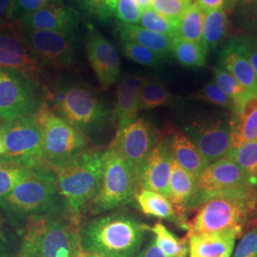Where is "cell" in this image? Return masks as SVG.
I'll list each match as a JSON object with an SVG mask.
<instances>
[{
  "label": "cell",
  "instance_id": "cell-49",
  "mask_svg": "<svg viewBox=\"0 0 257 257\" xmlns=\"http://www.w3.org/2000/svg\"><path fill=\"white\" fill-rule=\"evenodd\" d=\"M195 2L199 5L204 14L223 8L224 4V0H196Z\"/></svg>",
  "mask_w": 257,
  "mask_h": 257
},
{
  "label": "cell",
  "instance_id": "cell-52",
  "mask_svg": "<svg viewBox=\"0 0 257 257\" xmlns=\"http://www.w3.org/2000/svg\"><path fill=\"white\" fill-rule=\"evenodd\" d=\"M5 155V146H4V140L0 131V159Z\"/></svg>",
  "mask_w": 257,
  "mask_h": 257
},
{
  "label": "cell",
  "instance_id": "cell-25",
  "mask_svg": "<svg viewBox=\"0 0 257 257\" xmlns=\"http://www.w3.org/2000/svg\"><path fill=\"white\" fill-rule=\"evenodd\" d=\"M231 148L257 140V96L245 103L238 113H233L230 119Z\"/></svg>",
  "mask_w": 257,
  "mask_h": 257
},
{
  "label": "cell",
  "instance_id": "cell-31",
  "mask_svg": "<svg viewBox=\"0 0 257 257\" xmlns=\"http://www.w3.org/2000/svg\"><path fill=\"white\" fill-rule=\"evenodd\" d=\"M174 102L175 96L163 83L147 78L140 91L139 110H153L173 105Z\"/></svg>",
  "mask_w": 257,
  "mask_h": 257
},
{
  "label": "cell",
  "instance_id": "cell-13",
  "mask_svg": "<svg viewBox=\"0 0 257 257\" xmlns=\"http://www.w3.org/2000/svg\"><path fill=\"white\" fill-rule=\"evenodd\" d=\"M186 135L209 164L225 157L231 148L230 120L211 114L193 121Z\"/></svg>",
  "mask_w": 257,
  "mask_h": 257
},
{
  "label": "cell",
  "instance_id": "cell-16",
  "mask_svg": "<svg viewBox=\"0 0 257 257\" xmlns=\"http://www.w3.org/2000/svg\"><path fill=\"white\" fill-rule=\"evenodd\" d=\"M81 20V15L77 10L61 3H51L19 19L15 25L32 30L76 34Z\"/></svg>",
  "mask_w": 257,
  "mask_h": 257
},
{
  "label": "cell",
  "instance_id": "cell-50",
  "mask_svg": "<svg viewBox=\"0 0 257 257\" xmlns=\"http://www.w3.org/2000/svg\"><path fill=\"white\" fill-rule=\"evenodd\" d=\"M240 0H224L223 9L226 13H232V11L235 8V6L238 4Z\"/></svg>",
  "mask_w": 257,
  "mask_h": 257
},
{
  "label": "cell",
  "instance_id": "cell-32",
  "mask_svg": "<svg viewBox=\"0 0 257 257\" xmlns=\"http://www.w3.org/2000/svg\"><path fill=\"white\" fill-rule=\"evenodd\" d=\"M156 238V244L168 257H188L189 238H178L168 230L162 223L158 222L150 228Z\"/></svg>",
  "mask_w": 257,
  "mask_h": 257
},
{
  "label": "cell",
  "instance_id": "cell-57",
  "mask_svg": "<svg viewBox=\"0 0 257 257\" xmlns=\"http://www.w3.org/2000/svg\"><path fill=\"white\" fill-rule=\"evenodd\" d=\"M255 189H256V192H257V185H256V187H255Z\"/></svg>",
  "mask_w": 257,
  "mask_h": 257
},
{
  "label": "cell",
  "instance_id": "cell-39",
  "mask_svg": "<svg viewBox=\"0 0 257 257\" xmlns=\"http://www.w3.org/2000/svg\"><path fill=\"white\" fill-rule=\"evenodd\" d=\"M191 4L180 0H152L151 8L169 19L179 20Z\"/></svg>",
  "mask_w": 257,
  "mask_h": 257
},
{
  "label": "cell",
  "instance_id": "cell-1",
  "mask_svg": "<svg viewBox=\"0 0 257 257\" xmlns=\"http://www.w3.org/2000/svg\"><path fill=\"white\" fill-rule=\"evenodd\" d=\"M197 212L188 223L187 235L231 231L238 237L257 220V192L252 186L213 193H197L190 211Z\"/></svg>",
  "mask_w": 257,
  "mask_h": 257
},
{
  "label": "cell",
  "instance_id": "cell-11",
  "mask_svg": "<svg viewBox=\"0 0 257 257\" xmlns=\"http://www.w3.org/2000/svg\"><path fill=\"white\" fill-rule=\"evenodd\" d=\"M165 135L147 119L136 117L116 130L110 146L126 161L141 187L142 171L148 157Z\"/></svg>",
  "mask_w": 257,
  "mask_h": 257
},
{
  "label": "cell",
  "instance_id": "cell-17",
  "mask_svg": "<svg viewBox=\"0 0 257 257\" xmlns=\"http://www.w3.org/2000/svg\"><path fill=\"white\" fill-rule=\"evenodd\" d=\"M197 193H213L252 185L246 172L225 156L203 171L197 178Z\"/></svg>",
  "mask_w": 257,
  "mask_h": 257
},
{
  "label": "cell",
  "instance_id": "cell-12",
  "mask_svg": "<svg viewBox=\"0 0 257 257\" xmlns=\"http://www.w3.org/2000/svg\"><path fill=\"white\" fill-rule=\"evenodd\" d=\"M5 155L1 158L29 169L44 168L42 160V130L35 116L0 122Z\"/></svg>",
  "mask_w": 257,
  "mask_h": 257
},
{
  "label": "cell",
  "instance_id": "cell-48",
  "mask_svg": "<svg viewBox=\"0 0 257 257\" xmlns=\"http://www.w3.org/2000/svg\"><path fill=\"white\" fill-rule=\"evenodd\" d=\"M119 0H102L101 22H109L114 16Z\"/></svg>",
  "mask_w": 257,
  "mask_h": 257
},
{
  "label": "cell",
  "instance_id": "cell-35",
  "mask_svg": "<svg viewBox=\"0 0 257 257\" xmlns=\"http://www.w3.org/2000/svg\"><path fill=\"white\" fill-rule=\"evenodd\" d=\"M138 23L141 27L145 28L152 32L173 37L176 36L179 20L169 19L157 13L155 10L149 8L142 11Z\"/></svg>",
  "mask_w": 257,
  "mask_h": 257
},
{
  "label": "cell",
  "instance_id": "cell-10",
  "mask_svg": "<svg viewBox=\"0 0 257 257\" xmlns=\"http://www.w3.org/2000/svg\"><path fill=\"white\" fill-rule=\"evenodd\" d=\"M38 62L45 69H71L76 63V34L15 27Z\"/></svg>",
  "mask_w": 257,
  "mask_h": 257
},
{
  "label": "cell",
  "instance_id": "cell-29",
  "mask_svg": "<svg viewBox=\"0 0 257 257\" xmlns=\"http://www.w3.org/2000/svg\"><path fill=\"white\" fill-rule=\"evenodd\" d=\"M205 14L196 2H193L179 19L175 37L190 40L202 47V29Z\"/></svg>",
  "mask_w": 257,
  "mask_h": 257
},
{
  "label": "cell",
  "instance_id": "cell-5",
  "mask_svg": "<svg viewBox=\"0 0 257 257\" xmlns=\"http://www.w3.org/2000/svg\"><path fill=\"white\" fill-rule=\"evenodd\" d=\"M80 223L73 216L31 221L21 233L19 257H85Z\"/></svg>",
  "mask_w": 257,
  "mask_h": 257
},
{
  "label": "cell",
  "instance_id": "cell-21",
  "mask_svg": "<svg viewBox=\"0 0 257 257\" xmlns=\"http://www.w3.org/2000/svg\"><path fill=\"white\" fill-rule=\"evenodd\" d=\"M198 192L197 180L173 159L169 182V197L179 218L188 230L187 212Z\"/></svg>",
  "mask_w": 257,
  "mask_h": 257
},
{
  "label": "cell",
  "instance_id": "cell-45",
  "mask_svg": "<svg viewBox=\"0 0 257 257\" xmlns=\"http://www.w3.org/2000/svg\"><path fill=\"white\" fill-rule=\"evenodd\" d=\"M15 0H0V32L10 31L16 27L12 12Z\"/></svg>",
  "mask_w": 257,
  "mask_h": 257
},
{
  "label": "cell",
  "instance_id": "cell-14",
  "mask_svg": "<svg viewBox=\"0 0 257 257\" xmlns=\"http://www.w3.org/2000/svg\"><path fill=\"white\" fill-rule=\"evenodd\" d=\"M85 48L89 64L102 89H109L120 78L121 60L116 48L92 24H87Z\"/></svg>",
  "mask_w": 257,
  "mask_h": 257
},
{
  "label": "cell",
  "instance_id": "cell-56",
  "mask_svg": "<svg viewBox=\"0 0 257 257\" xmlns=\"http://www.w3.org/2000/svg\"><path fill=\"white\" fill-rule=\"evenodd\" d=\"M254 225H256V226H257V220H256V222H255V224H254Z\"/></svg>",
  "mask_w": 257,
  "mask_h": 257
},
{
  "label": "cell",
  "instance_id": "cell-30",
  "mask_svg": "<svg viewBox=\"0 0 257 257\" xmlns=\"http://www.w3.org/2000/svg\"><path fill=\"white\" fill-rule=\"evenodd\" d=\"M172 55L179 64L187 68L202 67L207 62L208 53L202 47L179 37H172Z\"/></svg>",
  "mask_w": 257,
  "mask_h": 257
},
{
  "label": "cell",
  "instance_id": "cell-28",
  "mask_svg": "<svg viewBox=\"0 0 257 257\" xmlns=\"http://www.w3.org/2000/svg\"><path fill=\"white\" fill-rule=\"evenodd\" d=\"M212 72L214 75V81L232 102L233 113L240 112L245 103L248 101L250 97L255 96L251 92H248L244 86H242L226 70L222 69L220 67H214Z\"/></svg>",
  "mask_w": 257,
  "mask_h": 257
},
{
  "label": "cell",
  "instance_id": "cell-42",
  "mask_svg": "<svg viewBox=\"0 0 257 257\" xmlns=\"http://www.w3.org/2000/svg\"><path fill=\"white\" fill-rule=\"evenodd\" d=\"M241 237L232 257H257V229L247 230Z\"/></svg>",
  "mask_w": 257,
  "mask_h": 257
},
{
  "label": "cell",
  "instance_id": "cell-44",
  "mask_svg": "<svg viewBox=\"0 0 257 257\" xmlns=\"http://www.w3.org/2000/svg\"><path fill=\"white\" fill-rule=\"evenodd\" d=\"M238 38L244 49L245 55L257 76V37L241 35L238 36Z\"/></svg>",
  "mask_w": 257,
  "mask_h": 257
},
{
  "label": "cell",
  "instance_id": "cell-26",
  "mask_svg": "<svg viewBox=\"0 0 257 257\" xmlns=\"http://www.w3.org/2000/svg\"><path fill=\"white\" fill-rule=\"evenodd\" d=\"M136 202L138 203L143 213L160 219L171 221L179 228L187 230L172 203L162 194L141 188L136 196Z\"/></svg>",
  "mask_w": 257,
  "mask_h": 257
},
{
  "label": "cell",
  "instance_id": "cell-2",
  "mask_svg": "<svg viewBox=\"0 0 257 257\" xmlns=\"http://www.w3.org/2000/svg\"><path fill=\"white\" fill-rule=\"evenodd\" d=\"M0 211L20 235L31 221L52 216L74 217L59 192L55 172L46 168L34 169L23 182L1 197Z\"/></svg>",
  "mask_w": 257,
  "mask_h": 257
},
{
  "label": "cell",
  "instance_id": "cell-19",
  "mask_svg": "<svg viewBox=\"0 0 257 257\" xmlns=\"http://www.w3.org/2000/svg\"><path fill=\"white\" fill-rule=\"evenodd\" d=\"M147 78L135 74H124L119 78L115 91V103L111 110V119L116 128L138 117L140 91Z\"/></svg>",
  "mask_w": 257,
  "mask_h": 257
},
{
  "label": "cell",
  "instance_id": "cell-51",
  "mask_svg": "<svg viewBox=\"0 0 257 257\" xmlns=\"http://www.w3.org/2000/svg\"><path fill=\"white\" fill-rule=\"evenodd\" d=\"M151 1L152 0H136V2L138 3V7L140 8L141 11L151 8Z\"/></svg>",
  "mask_w": 257,
  "mask_h": 257
},
{
  "label": "cell",
  "instance_id": "cell-43",
  "mask_svg": "<svg viewBox=\"0 0 257 257\" xmlns=\"http://www.w3.org/2000/svg\"><path fill=\"white\" fill-rule=\"evenodd\" d=\"M19 247L9 229L0 230V257H19Z\"/></svg>",
  "mask_w": 257,
  "mask_h": 257
},
{
  "label": "cell",
  "instance_id": "cell-6",
  "mask_svg": "<svg viewBox=\"0 0 257 257\" xmlns=\"http://www.w3.org/2000/svg\"><path fill=\"white\" fill-rule=\"evenodd\" d=\"M104 152L91 147L73 161L55 171L57 186L73 215L81 221L99 192Z\"/></svg>",
  "mask_w": 257,
  "mask_h": 257
},
{
  "label": "cell",
  "instance_id": "cell-37",
  "mask_svg": "<svg viewBox=\"0 0 257 257\" xmlns=\"http://www.w3.org/2000/svg\"><path fill=\"white\" fill-rule=\"evenodd\" d=\"M121 47L124 55L138 64L147 67H158L163 63V57L146 47L127 41H121Z\"/></svg>",
  "mask_w": 257,
  "mask_h": 257
},
{
  "label": "cell",
  "instance_id": "cell-36",
  "mask_svg": "<svg viewBox=\"0 0 257 257\" xmlns=\"http://www.w3.org/2000/svg\"><path fill=\"white\" fill-rule=\"evenodd\" d=\"M232 12L245 35L257 37V0H240Z\"/></svg>",
  "mask_w": 257,
  "mask_h": 257
},
{
  "label": "cell",
  "instance_id": "cell-24",
  "mask_svg": "<svg viewBox=\"0 0 257 257\" xmlns=\"http://www.w3.org/2000/svg\"><path fill=\"white\" fill-rule=\"evenodd\" d=\"M116 32L121 41L133 42L146 47L163 58L172 55V37L157 34L141 26L131 24L118 23L116 26Z\"/></svg>",
  "mask_w": 257,
  "mask_h": 257
},
{
  "label": "cell",
  "instance_id": "cell-40",
  "mask_svg": "<svg viewBox=\"0 0 257 257\" xmlns=\"http://www.w3.org/2000/svg\"><path fill=\"white\" fill-rule=\"evenodd\" d=\"M141 10L136 0H119L114 16L120 24H138L141 17Z\"/></svg>",
  "mask_w": 257,
  "mask_h": 257
},
{
  "label": "cell",
  "instance_id": "cell-38",
  "mask_svg": "<svg viewBox=\"0 0 257 257\" xmlns=\"http://www.w3.org/2000/svg\"><path fill=\"white\" fill-rule=\"evenodd\" d=\"M191 97L195 100L210 102L222 108L233 110L232 102L221 90L215 81H209L198 92L193 93Z\"/></svg>",
  "mask_w": 257,
  "mask_h": 257
},
{
  "label": "cell",
  "instance_id": "cell-27",
  "mask_svg": "<svg viewBox=\"0 0 257 257\" xmlns=\"http://www.w3.org/2000/svg\"><path fill=\"white\" fill-rule=\"evenodd\" d=\"M227 13L223 8L205 14L202 29V48L209 53L216 50L228 33Z\"/></svg>",
  "mask_w": 257,
  "mask_h": 257
},
{
  "label": "cell",
  "instance_id": "cell-15",
  "mask_svg": "<svg viewBox=\"0 0 257 257\" xmlns=\"http://www.w3.org/2000/svg\"><path fill=\"white\" fill-rule=\"evenodd\" d=\"M0 68L16 70L50 89L46 69L38 62L15 28L0 32Z\"/></svg>",
  "mask_w": 257,
  "mask_h": 257
},
{
  "label": "cell",
  "instance_id": "cell-46",
  "mask_svg": "<svg viewBox=\"0 0 257 257\" xmlns=\"http://www.w3.org/2000/svg\"><path fill=\"white\" fill-rule=\"evenodd\" d=\"M79 9L93 16L94 18L101 19L102 0H73Z\"/></svg>",
  "mask_w": 257,
  "mask_h": 257
},
{
  "label": "cell",
  "instance_id": "cell-18",
  "mask_svg": "<svg viewBox=\"0 0 257 257\" xmlns=\"http://www.w3.org/2000/svg\"><path fill=\"white\" fill-rule=\"evenodd\" d=\"M173 159L165 135L148 157L141 175V188L160 193L168 198Z\"/></svg>",
  "mask_w": 257,
  "mask_h": 257
},
{
  "label": "cell",
  "instance_id": "cell-9",
  "mask_svg": "<svg viewBox=\"0 0 257 257\" xmlns=\"http://www.w3.org/2000/svg\"><path fill=\"white\" fill-rule=\"evenodd\" d=\"M141 189L126 161L114 148L104 152V166L99 192L88 211L98 215L136 202V196Z\"/></svg>",
  "mask_w": 257,
  "mask_h": 257
},
{
  "label": "cell",
  "instance_id": "cell-22",
  "mask_svg": "<svg viewBox=\"0 0 257 257\" xmlns=\"http://www.w3.org/2000/svg\"><path fill=\"white\" fill-rule=\"evenodd\" d=\"M166 137L174 160L197 180L203 171L210 165L208 161L186 134L178 130L171 128L168 131Z\"/></svg>",
  "mask_w": 257,
  "mask_h": 257
},
{
  "label": "cell",
  "instance_id": "cell-20",
  "mask_svg": "<svg viewBox=\"0 0 257 257\" xmlns=\"http://www.w3.org/2000/svg\"><path fill=\"white\" fill-rule=\"evenodd\" d=\"M221 68L229 72L248 92L257 96V76L245 55L238 36L229 38L219 55Z\"/></svg>",
  "mask_w": 257,
  "mask_h": 257
},
{
  "label": "cell",
  "instance_id": "cell-3",
  "mask_svg": "<svg viewBox=\"0 0 257 257\" xmlns=\"http://www.w3.org/2000/svg\"><path fill=\"white\" fill-rule=\"evenodd\" d=\"M150 227L133 215L114 211L80 223L79 233L86 253L104 257H136Z\"/></svg>",
  "mask_w": 257,
  "mask_h": 257
},
{
  "label": "cell",
  "instance_id": "cell-8",
  "mask_svg": "<svg viewBox=\"0 0 257 257\" xmlns=\"http://www.w3.org/2000/svg\"><path fill=\"white\" fill-rule=\"evenodd\" d=\"M51 90L16 70L0 68V122L33 117L49 105Z\"/></svg>",
  "mask_w": 257,
  "mask_h": 257
},
{
  "label": "cell",
  "instance_id": "cell-55",
  "mask_svg": "<svg viewBox=\"0 0 257 257\" xmlns=\"http://www.w3.org/2000/svg\"><path fill=\"white\" fill-rule=\"evenodd\" d=\"M180 1H183L185 3H188V4H192L193 2V0H180Z\"/></svg>",
  "mask_w": 257,
  "mask_h": 257
},
{
  "label": "cell",
  "instance_id": "cell-23",
  "mask_svg": "<svg viewBox=\"0 0 257 257\" xmlns=\"http://www.w3.org/2000/svg\"><path fill=\"white\" fill-rule=\"evenodd\" d=\"M187 237L190 257H230L237 238L231 231L199 233Z\"/></svg>",
  "mask_w": 257,
  "mask_h": 257
},
{
  "label": "cell",
  "instance_id": "cell-34",
  "mask_svg": "<svg viewBox=\"0 0 257 257\" xmlns=\"http://www.w3.org/2000/svg\"><path fill=\"white\" fill-rule=\"evenodd\" d=\"M32 172L33 169L17 162L0 159V198L23 182Z\"/></svg>",
  "mask_w": 257,
  "mask_h": 257
},
{
  "label": "cell",
  "instance_id": "cell-41",
  "mask_svg": "<svg viewBox=\"0 0 257 257\" xmlns=\"http://www.w3.org/2000/svg\"><path fill=\"white\" fill-rule=\"evenodd\" d=\"M51 3H61L60 0H15L12 19L16 23L19 19L28 15L42 9Z\"/></svg>",
  "mask_w": 257,
  "mask_h": 257
},
{
  "label": "cell",
  "instance_id": "cell-54",
  "mask_svg": "<svg viewBox=\"0 0 257 257\" xmlns=\"http://www.w3.org/2000/svg\"><path fill=\"white\" fill-rule=\"evenodd\" d=\"M85 257H104L101 255H97V254H92V253H87Z\"/></svg>",
  "mask_w": 257,
  "mask_h": 257
},
{
  "label": "cell",
  "instance_id": "cell-47",
  "mask_svg": "<svg viewBox=\"0 0 257 257\" xmlns=\"http://www.w3.org/2000/svg\"><path fill=\"white\" fill-rule=\"evenodd\" d=\"M136 257H168L156 244V238L153 236L147 244L139 250Z\"/></svg>",
  "mask_w": 257,
  "mask_h": 257
},
{
  "label": "cell",
  "instance_id": "cell-53",
  "mask_svg": "<svg viewBox=\"0 0 257 257\" xmlns=\"http://www.w3.org/2000/svg\"><path fill=\"white\" fill-rule=\"evenodd\" d=\"M4 229H8L7 221L5 220L3 214L0 211V230H4Z\"/></svg>",
  "mask_w": 257,
  "mask_h": 257
},
{
  "label": "cell",
  "instance_id": "cell-7",
  "mask_svg": "<svg viewBox=\"0 0 257 257\" xmlns=\"http://www.w3.org/2000/svg\"><path fill=\"white\" fill-rule=\"evenodd\" d=\"M42 130V160L46 169L56 171L92 147L90 138L56 114L50 105L35 115Z\"/></svg>",
  "mask_w": 257,
  "mask_h": 257
},
{
  "label": "cell",
  "instance_id": "cell-58",
  "mask_svg": "<svg viewBox=\"0 0 257 257\" xmlns=\"http://www.w3.org/2000/svg\"><path fill=\"white\" fill-rule=\"evenodd\" d=\"M60 1H61V2H62V0H60Z\"/></svg>",
  "mask_w": 257,
  "mask_h": 257
},
{
  "label": "cell",
  "instance_id": "cell-4",
  "mask_svg": "<svg viewBox=\"0 0 257 257\" xmlns=\"http://www.w3.org/2000/svg\"><path fill=\"white\" fill-rule=\"evenodd\" d=\"M51 92L52 110L87 138L101 132L111 117L105 102L87 84L65 77Z\"/></svg>",
  "mask_w": 257,
  "mask_h": 257
},
{
  "label": "cell",
  "instance_id": "cell-33",
  "mask_svg": "<svg viewBox=\"0 0 257 257\" xmlns=\"http://www.w3.org/2000/svg\"><path fill=\"white\" fill-rule=\"evenodd\" d=\"M246 172L251 185H257V140L249 141L236 148H230L226 155Z\"/></svg>",
  "mask_w": 257,
  "mask_h": 257
}]
</instances>
